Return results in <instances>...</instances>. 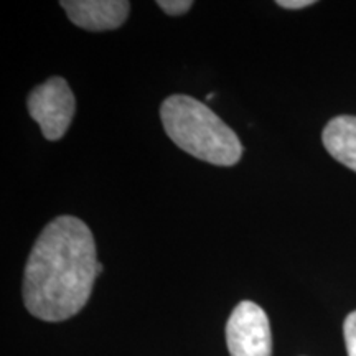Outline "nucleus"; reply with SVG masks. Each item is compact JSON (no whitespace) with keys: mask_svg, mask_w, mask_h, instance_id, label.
<instances>
[{"mask_svg":"<svg viewBox=\"0 0 356 356\" xmlns=\"http://www.w3.org/2000/svg\"><path fill=\"white\" fill-rule=\"evenodd\" d=\"M102 273L96 243L86 222L58 216L35 241L24 274V304L44 322H63L78 314L91 297Z\"/></svg>","mask_w":356,"mask_h":356,"instance_id":"f257e3e1","label":"nucleus"},{"mask_svg":"<svg viewBox=\"0 0 356 356\" xmlns=\"http://www.w3.org/2000/svg\"><path fill=\"white\" fill-rule=\"evenodd\" d=\"M160 119L167 136L186 154L220 167L241 160L239 137L204 102L185 95L168 96L160 108Z\"/></svg>","mask_w":356,"mask_h":356,"instance_id":"f03ea898","label":"nucleus"},{"mask_svg":"<svg viewBox=\"0 0 356 356\" xmlns=\"http://www.w3.org/2000/svg\"><path fill=\"white\" fill-rule=\"evenodd\" d=\"M26 106L44 139L60 140L73 121L76 101L66 79L53 76L30 92Z\"/></svg>","mask_w":356,"mask_h":356,"instance_id":"7ed1b4c3","label":"nucleus"},{"mask_svg":"<svg viewBox=\"0 0 356 356\" xmlns=\"http://www.w3.org/2000/svg\"><path fill=\"white\" fill-rule=\"evenodd\" d=\"M231 356H273V335L266 312L251 300H243L231 312L226 325Z\"/></svg>","mask_w":356,"mask_h":356,"instance_id":"20e7f679","label":"nucleus"},{"mask_svg":"<svg viewBox=\"0 0 356 356\" xmlns=\"http://www.w3.org/2000/svg\"><path fill=\"white\" fill-rule=\"evenodd\" d=\"M68 19L89 32H106L124 25L131 3L124 0H61Z\"/></svg>","mask_w":356,"mask_h":356,"instance_id":"39448f33","label":"nucleus"},{"mask_svg":"<svg viewBox=\"0 0 356 356\" xmlns=\"http://www.w3.org/2000/svg\"><path fill=\"white\" fill-rule=\"evenodd\" d=\"M322 140L333 159L356 172V115H338L323 129Z\"/></svg>","mask_w":356,"mask_h":356,"instance_id":"423d86ee","label":"nucleus"},{"mask_svg":"<svg viewBox=\"0 0 356 356\" xmlns=\"http://www.w3.org/2000/svg\"><path fill=\"white\" fill-rule=\"evenodd\" d=\"M343 337L348 356H356V310L351 312L343 323Z\"/></svg>","mask_w":356,"mask_h":356,"instance_id":"0eeeda50","label":"nucleus"},{"mask_svg":"<svg viewBox=\"0 0 356 356\" xmlns=\"http://www.w3.org/2000/svg\"><path fill=\"white\" fill-rule=\"evenodd\" d=\"M157 6L162 8L168 15H184L193 7V2L190 0H159Z\"/></svg>","mask_w":356,"mask_h":356,"instance_id":"6e6552de","label":"nucleus"},{"mask_svg":"<svg viewBox=\"0 0 356 356\" xmlns=\"http://www.w3.org/2000/svg\"><path fill=\"white\" fill-rule=\"evenodd\" d=\"M314 0H279L277 6L289 8V10H297V8H304L309 6H314Z\"/></svg>","mask_w":356,"mask_h":356,"instance_id":"1a4fd4ad","label":"nucleus"},{"mask_svg":"<svg viewBox=\"0 0 356 356\" xmlns=\"http://www.w3.org/2000/svg\"><path fill=\"white\" fill-rule=\"evenodd\" d=\"M213 97H215V92H210V95L207 96V99H213Z\"/></svg>","mask_w":356,"mask_h":356,"instance_id":"9d476101","label":"nucleus"}]
</instances>
